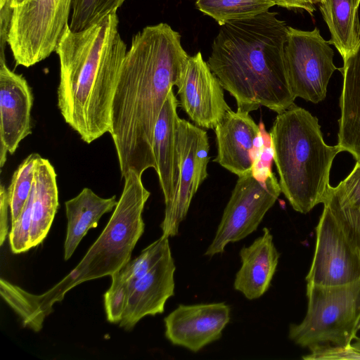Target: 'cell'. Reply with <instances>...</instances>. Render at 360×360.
<instances>
[{
  "instance_id": "cell-15",
  "label": "cell",
  "mask_w": 360,
  "mask_h": 360,
  "mask_svg": "<svg viewBox=\"0 0 360 360\" xmlns=\"http://www.w3.org/2000/svg\"><path fill=\"white\" fill-rule=\"evenodd\" d=\"M229 110L214 129L217 156L214 162L238 176L253 172L255 147L261 129L249 114Z\"/></svg>"
},
{
  "instance_id": "cell-12",
  "label": "cell",
  "mask_w": 360,
  "mask_h": 360,
  "mask_svg": "<svg viewBox=\"0 0 360 360\" xmlns=\"http://www.w3.org/2000/svg\"><path fill=\"white\" fill-rule=\"evenodd\" d=\"M176 87L181 108L199 127L214 129L231 110L224 89L200 51L189 56Z\"/></svg>"
},
{
  "instance_id": "cell-6",
  "label": "cell",
  "mask_w": 360,
  "mask_h": 360,
  "mask_svg": "<svg viewBox=\"0 0 360 360\" xmlns=\"http://www.w3.org/2000/svg\"><path fill=\"white\" fill-rule=\"evenodd\" d=\"M306 295L305 316L290 326V340L308 348L323 343L352 345L360 321V278L335 286L307 283Z\"/></svg>"
},
{
  "instance_id": "cell-33",
  "label": "cell",
  "mask_w": 360,
  "mask_h": 360,
  "mask_svg": "<svg viewBox=\"0 0 360 360\" xmlns=\"http://www.w3.org/2000/svg\"><path fill=\"white\" fill-rule=\"evenodd\" d=\"M9 208L6 190L4 184L0 187V245H2L8 233V209Z\"/></svg>"
},
{
  "instance_id": "cell-5",
  "label": "cell",
  "mask_w": 360,
  "mask_h": 360,
  "mask_svg": "<svg viewBox=\"0 0 360 360\" xmlns=\"http://www.w3.org/2000/svg\"><path fill=\"white\" fill-rule=\"evenodd\" d=\"M270 141L281 191L292 207L307 214L323 204L333 160L342 150L324 142L317 117L293 104L275 118Z\"/></svg>"
},
{
  "instance_id": "cell-8",
  "label": "cell",
  "mask_w": 360,
  "mask_h": 360,
  "mask_svg": "<svg viewBox=\"0 0 360 360\" xmlns=\"http://www.w3.org/2000/svg\"><path fill=\"white\" fill-rule=\"evenodd\" d=\"M281 193L274 172H269L262 179L252 172L238 176L205 255L213 257L221 254L229 243L240 240L256 231Z\"/></svg>"
},
{
  "instance_id": "cell-32",
  "label": "cell",
  "mask_w": 360,
  "mask_h": 360,
  "mask_svg": "<svg viewBox=\"0 0 360 360\" xmlns=\"http://www.w3.org/2000/svg\"><path fill=\"white\" fill-rule=\"evenodd\" d=\"M26 1L27 0H0V54L1 55H4V49L8 44L13 10Z\"/></svg>"
},
{
  "instance_id": "cell-16",
  "label": "cell",
  "mask_w": 360,
  "mask_h": 360,
  "mask_svg": "<svg viewBox=\"0 0 360 360\" xmlns=\"http://www.w3.org/2000/svg\"><path fill=\"white\" fill-rule=\"evenodd\" d=\"M176 266L168 250L141 278L129 283V297L120 326L131 330L146 316L162 314L174 294Z\"/></svg>"
},
{
  "instance_id": "cell-19",
  "label": "cell",
  "mask_w": 360,
  "mask_h": 360,
  "mask_svg": "<svg viewBox=\"0 0 360 360\" xmlns=\"http://www.w3.org/2000/svg\"><path fill=\"white\" fill-rule=\"evenodd\" d=\"M343 61L338 145L360 163V41Z\"/></svg>"
},
{
  "instance_id": "cell-7",
  "label": "cell",
  "mask_w": 360,
  "mask_h": 360,
  "mask_svg": "<svg viewBox=\"0 0 360 360\" xmlns=\"http://www.w3.org/2000/svg\"><path fill=\"white\" fill-rule=\"evenodd\" d=\"M72 4V0H27L13 10L8 44L16 65L31 67L56 51Z\"/></svg>"
},
{
  "instance_id": "cell-34",
  "label": "cell",
  "mask_w": 360,
  "mask_h": 360,
  "mask_svg": "<svg viewBox=\"0 0 360 360\" xmlns=\"http://www.w3.org/2000/svg\"><path fill=\"white\" fill-rule=\"evenodd\" d=\"M278 6L288 9H302L311 15L315 11L314 0H272Z\"/></svg>"
},
{
  "instance_id": "cell-26",
  "label": "cell",
  "mask_w": 360,
  "mask_h": 360,
  "mask_svg": "<svg viewBox=\"0 0 360 360\" xmlns=\"http://www.w3.org/2000/svg\"><path fill=\"white\" fill-rule=\"evenodd\" d=\"M170 250L169 238L162 236L143 249L134 259L129 260L119 271V276L128 283L148 273Z\"/></svg>"
},
{
  "instance_id": "cell-29",
  "label": "cell",
  "mask_w": 360,
  "mask_h": 360,
  "mask_svg": "<svg viewBox=\"0 0 360 360\" xmlns=\"http://www.w3.org/2000/svg\"><path fill=\"white\" fill-rule=\"evenodd\" d=\"M34 198V185L32 192L18 218L11 223L9 233L11 250L14 254L30 249V239L32 226V206Z\"/></svg>"
},
{
  "instance_id": "cell-21",
  "label": "cell",
  "mask_w": 360,
  "mask_h": 360,
  "mask_svg": "<svg viewBox=\"0 0 360 360\" xmlns=\"http://www.w3.org/2000/svg\"><path fill=\"white\" fill-rule=\"evenodd\" d=\"M58 207L56 173L49 160L40 157L34 180L30 246L34 248L46 237Z\"/></svg>"
},
{
  "instance_id": "cell-24",
  "label": "cell",
  "mask_w": 360,
  "mask_h": 360,
  "mask_svg": "<svg viewBox=\"0 0 360 360\" xmlns=\"http://www.w3.org/2000/svg\"><path fill=\"white\" fill-rule=\"evenodd\" d=\"M37 153L29 155L15 171L6 190L11 221L19 216L33 188L35 168L39 158Z\"/></svg>"
},
{
  "instance_id": "cell-10",
  "label": "cell",
  "mask_w": 360,
  "mask_h": 360,
  "mask_svg": "<svg viewBox=\"0 0 360 360\" xmlns=\"http://www.w3.org/2000/svg\"><path fill=\"white\" fill-rule=\"evenodd\" d=\"M177 139L179 178L172 200L165 205L160 224L162 236L168 238L178 234L193 198L208 176L210 143L207 131L179 117Z\"/></svg>"
},
{
  "instance_id": "cell-20",
  "label": "cell",
  "mask_w": 360,
  "mask_h": 360,
  "mask_svg": "<svg viewBox=\"0 0 360 360\" xmlns=\"http://www.w3.org/2000/svg\"><path fill=\"white\" fill-rule=\"evenodd\" d=\"M116 196L103 198L91 189L84 188L73 198L65 202L68 220L64 244V259H69L87 231L97 226L101 217L116 207Z\"/></svg>"
},
{
  "instance_id": "cell-36",
  "label": "cell",
  "mask_w": 360,
  "mask_h": 360,
  "mask_svg": "<svg viewBox=\"0 0 360 360\" xmlns=\"http://www.w3.org/2000/svg\"><path fill=\"white\" fill-rule=\"evenodd\" d=\"M321 1V0H314V4H317V3H319V1Z\"/></svg>"
},
{
  "instance_id": "cell-23",
  "label": "cell",
  "mask_w": 360,
  "mask_h": 360,
  "mask_svg": "<svg viewBox=\"0 0 360 360\" xmlns=\"http://www.w3.org/2000/svg\"><path fill=\"white\" fill-rule=\"evenodd\" d=\"M195 5L220 26L231 20L257 15L276 6L272 0H196Z\"/></svg>"
},
{
  "instance_id": "cell-4",
  "label": "cell",
  "mask_w": 360,
  "mask_h": 360,
  "mask_svg": "<svg viewBox=\"0 0 360 360\" xmlns=\"http://www.w3.org/2000/svg\"><path fill=\"white\" fill-rule=\"evenodd\" d=\"M141 176L133 171L124 176L123 191L109 221L80 262L56 285L41 295H34L8 281L4 284L3 299L25 326L40 330L53 304L62 301L70 289L89 280L111 276L130 260L144 231L142 213L150 195Z\"/></svg>"
},
{
  "instance_id": "cell-1",
  "label": "cell",
  "mask_w": 360,
  "mask_h": 360,
  "mask_svg": "<svg viewBox=\"0 0 360 360\" xmlns=\"http://www.w3.org/2000/svg\"><path fill=\"white\" fill-rule=\"evenodd\" d=\"M189 56L168 24L148 25L134 35L121 65L111 107L110 134L122 177L155 169V126Z\"/></svg>"
},
{
  "instance_id": "cell-14",
  "label": "cell",
  "mask_w": 360,
  "mask_h": 360,
  "mask_svg": "<svg viewBox=\"0 0 360 360\" xmlns=\"http://www.w3.org/2000/svg\"><path fill=\"white\" fill-rule=\"evenodd\" d=\"M34 97L22 76L0 59V167L7 153L13 154L21 141L32 133L31 110Z\"/></svg>"
},
{
  "instance_id": "cell-11",
  "label": "cell",
  "mask_w": 360,
  "mask_h": 360,
  "mask_svg": "<svg viewBox=\"0 0 360 360\" xmlns=\"http://www.w3.org/2000/svg\"><path fill=\"white\" fill-rule=\"evenodd\" d=\"M360 278V261L327 202L316 227V245L307 284L335 286Z\"/></svg>"
},
{
  "instance_id": "cell-2",
  "label": "cell",
  "mask_w": 360,
  "mask_h": 360,
  "mask_svg": "<svg viewBox=\"0 0 360 360\" xmlns=\"http://www.w3.org/2000/svg\"><path fill=\"white\" fill-rule=\"evenodd\" d=\"M276 12L229 21L214 38L207 64L237 110L279 114L294 104L285 63L288 26Z\"/></svg>"
},
{
  "instance_id": "cell-9",
  "label": "cell",
  "mask_w": 360,
  "mask_h": 360,
  "mask_svg": "<svg viewBox=\"0 0 360 360\" xmlns=\"http://www.w3.org/2000/svg\"><path fill=\"white\" fill-rule=\"evenodd\" d=\"M285 63L295 96L318 103L323 101L333 72L334 51L319 28L304 31L288 26Z\"/></svg>"
},
{
  "instance_id": "cell-22",
  "label": "cell",
  "mask_w": 360,
  "mask_h": 360,
  "mask_svg": "<svg viewBox=\"0 0 360 360\" xmlns=\"http://www.w3.org/2000/svg\"><path fill=\"white\" fill-rule=\"evenodd\" d=\"M319 9L330 34L328 41L347 57L360 41V0H321Z\"/></svg>"
},
{
  "instance_id": "cell-28",
  "label": "cell",
  "mask_w": 360,
  "mask_h": 360,
  "mask_svg": "<svg viewBox=\"0 0 360 360\" xmlns=\"http://www.w3.org/2000/svg\"><path fill=\"white\" fill-rule=\"evenodd\" d=\"M111 277V285L104 294V307L107 320L117 323L121 321L126 307L129 292V283L122 279L117 272Z\"/></svg>"
},
{
  "instance_id": "cell-37",
  "label": "cell",
  "mask_w": 360,
  "mask_h": 360,
  "mask_svg": "<svg viewBox=\"0 0 360 360\" xmlns=\"http://www.w3.org/2000/svg\"><path fill=\"white\" fill-rule=\"evenodd\" d=\"M358 328H359V330H360V321H359V325H358Z\"/></svg>"
},
{
  "instance_id": "cell-27",
  "label": "cell",
  "mask_w": 360,
  "mask_h": 360,
  "mask_svg": "<svg viewBox=\"0 0 360 360\" xmlns=\"http://www.w3.org/2000/svg\"><path fill=\"white\" fill-rule=\"evenodd\" d=\"M325 202L329 205L360 261V210L341 206L331 193V188Z\"/></svg>"
},
{
  "instance_id": "cell-35",
  "label": "cell",
  "mask_w": 360,
  "mask_h": 360,
  "mask_svg": "<svg viewBox=\"0 0 360 360\" xmlns=\"http://www.w3.org/2000/svg\"><path fill=\"white\" fill-rule=\"evenodd\" d=\"M354 341V342L352 343V345L355 349L360 351V338L356 337Z\"/></svg>"
},
{
  "instance_id": "cell-17",
  "label": "cell",
  "mask_w": 360,
  "mask_h": 360,
  "mask_svg": "<svg viewBox=\"0 0 360 360\" xmlns=\"http://www.w3.org/2000/svg\"><path fill=\"white\" fill-rule=\"evenodd\" d=\"M178 101L170 89L155 126L153 151L165 205L172 200L179 178Z\"/></svg>"
},
{
  "instance_id": "cell-31",
  "label": "cell",
  "mask_w": 360,
  "mask_h": 360,
  "mask_svg": "<svg viewBox=\"0 0 360 360\" xmlns=\"http://www.w3.org/2000/svg\"><path fill=\"white\" fill-rule=\"evenodd\" d=\"M310 353L302 357L306 360L360 359V351L352 345L339 346L329 343L318 344L309 348Z\"/></svg>"
},
{
  "instance_id": "cell-13",
  "label": "cell",
  "mask_w": 360,
  "mask_h": 360,
  "mask_svg": "<svg viewBox=\"0 0 360 360\" xmlns=\"http://www.w3.org/2000/svg\"><path fill=\"white\" fill-rule=\"evenodd\" d=\"M230 316L224 302L180 304L164 319L165 335L172 345L197 352L220 339Z\"/></svg>"
},
{
  "instance_id": "cell-25",
  "label": "cell",
  "mask_w": 360,
  "mask_h": 360,
  "mask_svg": "<svg viewBox=\"0 0 360 360\" xmlns=\"http://www.w3.org/2000/svg\"><path fill=\"white\" fill-rule=\"evenodd\" d=\"M126 0H72L69 27L73 32L88 28L117 13Z\"/></svg>"
},
{
  "instance_id": "cell-3",
  "label": "cell",
  "mask_w": 360,
  "mask_h": 360,
  "mask_svg": "<svg viewBox=\"0 0 360 360\" xmlns=\"http://www.w3.org/2000/svg\"><path fill=\"white\" fill-rule=\"evenodd\" d=\"M60 62L58 107L65 122L91 143L111 127V107L127 53L117 13L78 32L64 30L57 47Z\"/></svg>"
},
{
  "instance_id": "cell-18",
  "label": "cell",
  "mask_w": 360,
  "mask_h": 360,
  "mask_svg": "<svg viewBox=\"0 0 360 360\" xmlns=\"http://www.w3.org/2000/svg\"><path fill=\"white\" fill-rule=\"evenodd\" d=\"M239 255L241 266L236 274L233 288L248 300L258 299L269 290L280 256L269 229L264 227L262 235L251 245L243 247Z\"/></svg>"
},
{
  "instance_id": "cell-30",
  "label": "cell",
  "mask_w": 360,
  "mask_h": 360,
  "mask_svg": "<svg viewBox=\"0 0 360 360\" xmlns=\"http://www.w3.org/2000/svg\"><path fill=\"white\" fill-rule=\"evenodd\" d=\"M331 193L341 206L360 210V163L356 162L350 174L331 187Z\"/></svg>"
}]
</instances>
